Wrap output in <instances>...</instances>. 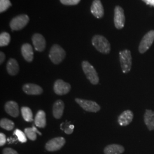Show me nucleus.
I'll use <instances>...</instances> for the list:
<instances>
[{"label":"nucleus","instance_id":"6e6552de","mask_svg":"<svg viewBox=\"0 0 154 154\" xmlns=\"http://www.w3.org/2000/svg\"><path fill=\"white\" fill-rule=\"evenodd\" d=\"M66 143L65 138L63 137H57L49 140L45 145V149L47 151L53 152L58 151L64 146Z\"/></svg>","mask_w":154,"mask_h":154},{"label":"nucleus","instance_id":"5701e85b","mask_svg":"<svg viewBox=\"0 0 154 154\" xmlns=\"http://www.w3.org/2000/svg\"><path fill=\"white\" fill-rule=\"evenodd\" d=\"M21 110L22 117L25 121L29 122L33 121V112L29 107H22Z\"/></svg>","mask_w":154,"mask_h":154},{"label":"nucleus","instance_id":"f257e3e1","mask_svg":"<svg viewBox=\"0 0 154 154\" xmlns=\"http://www.w3.org/2000/svg\"><path fill=\"white\" fill-rule=\"evenodd\" d=\"M92 44L96 49L102 54H107L110 52L111 46L110 42L103 35H94L92 38Z\"/></svg>","mask_w":154,"mask_h":154},{"label":"nucleus","instance_id":"4be33fe9","mask_svg":"<svg viewBox=\"0 0 154 154\" xmlns=\"http://www.w3.org/2000/svg\"><path fill=\"white\" fill-rule=\"evenodd\" d=\"M36 133H38L39 135H42V134L34 126H33L32 128H26L25 129V134L27 138L31 140H35L37 139Z\"/></svg>","mask_w":154,"mask_h":154},{"label":"nucleus","instance_id":"0eeeda50","mask_svg":"<svg viewBox=\"0 0 154 154\" xmlns=\"http://www.w3.org/2000/svg\"><path fill=\"white\" fill-rule=\"evenodd\" d=\"M75 102L83 110L91 112H97L100 110V107L97 103L92 100L76 98Z\"/></svg>","mask_w":154,"mask_h":154},{"label":"nucleus","instance_id":"cd10ccee","mask_svg":"<svg viewBox=\"0 0 154 154\" xmlns=\"http://www.w3.org/2000/svg\"><path fill=\"white\" fill-rule=\"evenodd\" d=\"M66 125H64L63 123H62L63 125H64V127L61 128V130H63L67 134H71L72 132L74 131V126L70 124V122H66Z\"/></svg>","mask_w":154,"mask_h":154},{"label":"nucleus","instance_id":"4468645a","mask_svg":"<svg viewBox=\"0 0 154 154\" xmlns=\"http://www.w3.org/2000/svg\"><path fill=\"white\" fill-rule=\"evenodd\" d=\"M23 91L28 95H40L43 93V89L38 85L33 83H26L22 87Z\"/></svg>","mask_w":154,"mask_h":154},{"label":"nucleus","instance_id":"aec40b11","mask_svg":"<svg viewBox=\"0 0 154 154\" xmlns=\"http://www.w3.org/2000/svg\"><path fill=\"white\" fill-rule=\"evenodd\" d=\"M7 72L11 75H16L20 70V67L17 61L14 58H11L7 62L6 65Z\"/></svg>","mask_w":154,"mask_h":154},{"label":"nucleus","instance_id":"a211bd4d","mask_svg":"<svg viewBox=\"0 0 154 154\" xmlns=\"http://www.w3.org/2000/svg\"><path fill=\"white\" fill-rule=\"evenodd\" d=\"M21 53L23 58L29 62L33 60L34 52L32 46L29 44H25L21 47Z\"/></svg>","mask_w":154,"mask_h":154},{"label":"nucleus","instance_id":"6ab92c4d","mask_svg":"<svg viewBox=\"0 0 154 154\" xmlns=\"http://www.w3.org/2000/svg\"><path fill=\"white\" fill-rule=\"evenodd\" d=\"M125 151V148L119 144H112L107 146L104 149L105 154H122Z\"/></svg>","mask_w":154,"mask_h":154},{"label":"nucleus","instance_id":"423d86ee","mask_svg":"<svg viewBox=\"0 0 154 154\" xmlns=\"http://www.w3.org/2000/svg\"><path fill=\"white\" fill-rule=\"evenodd\" d=\"M154 41V30H151L147 33L143 38L139 46V51L143 54L146 53L150 48Z\"/></svg>","mask_w":154,"mask_h":154},{"label":"nucleus","instance_id":"9d476101","mask_svg":"<svg viewBox=\"0 0 154 154\" xmlns=\"http://www.w3.org/2000/svg\"><path fill=\"white\" fill-rule=\"evenodd\" d=\"M114 20L116 29H121L123 28L125 23V16L123 8L119 6H116L115 8Z\"/></svg>","mask_w":154,"mask_h":154},{"label":"nucleus","instance_id":"393cba45","mask_svg":"<svg viewBox=\"0 0 154 154\" xmlns=\"http://www.w3.org/2000/svg\"><path fill=\"white\" fill-rule=\"evenodd\" d=\"M11 35L7 32H2L0 34V46H6L11 42Z\"/></svg>","mask_w":154,"mask_h":154},{"label":"nucleus","instance_id":"7ed1b4c3","mask_svg":"<svg viewBox=\"0 0 154 154\" xmlns=\"http://www.w3.org/2000/svg\"><path fill=\"white\" fill-rule=\"evenodd\" d=\"M82 70L88 81L93 85H97L99 81L98 73L95 68L88 61H84L82 62Z\"/></svg>","mask_w":154,"mask_h":154},{"label":"nucleus","instance_id":"20e7f679","mask_svg":"<svg viewBox=\"0 0 154 154\" xmlns=\"http://www.w3.org/2000/svg\"><path fill=\"white\" fill-rule=\"evenodd\" d=\"M119 60L122 70L123 73L126 74L130 72L132 66V57L131 51L125 49L119 52Z\"/></svg>","mask_w":154,"mask_h":154},{"label":"nucleus","instance_id":"473e14b6","mask_svg":"<svg viewBox=\"0 0 154 154\" xmlns=\"http://www.w3.org/2000/svg\"><path fill=\"white\" fill-rule=\"evenodd\" d=\"M146 4L154 6V0H142Z\"/></svg>","mask_w":154,"mask_h":154},{"label":"nucleus","instance_id":"2f4dec72","mask_svg":"<svg viewBox=\"0 0 154 154\" xmlns=\"http://www.w3.org/2000/svg\"><path fill=\"white\" fill-rule=\"evenodd\" d=\"M5 60V54L3 52L1 51L0 52V63L2 64L4 62Z\"/></svg>","mask_w":154,"mask_h":154},{"label":"nucleus","instance_id":"f3484780","mask_svg":"<svg viewBox=\"0 0 154 154\" xmlns=\"http://www.w3.org/2000/svg\"><path fill=\"white\" fill-rule=\"evenodd\" d=\"M144 122L149 131L154 130V111L146 110L144 115Z\"/></svg>","mask_w":154,"mask_h":154},{"label":"nucleus","instance_id":"39448f33","mask_svg":"<svg viewBox=\"0 0 154 154\" xmlns=\"http://www.w3.org/2000/svg\"><path fill=\"white\" fill-rule=\"evenodd\" d=\"M29 22V17L26 14H21L13 18L10 22V27L13 30H20L25 28Z\"/></svg>","mask_w":154,"mask_h":154},{"label":"nucleus","instance_id":"1a4fd4ad","mask_svg":"<svg viewBox=\"0 0 154 154\" xmlns=\"http://www.w3.org/2000/svg\"><path fill=\"white\" fill-rule=\"evenodd\" d=\"M53 90L54 93L58 95H65L70 91L71 85L62 79H58L54 83Z\"/></svg>","mask_w":154,"mask_h":154},{"label":"nucleus","instance_id":"dca6fc26","mask_svg":"<svg viewBox=\"0 0 154 154\" xmlns=\"http://www.w3.org/2000/svg\"><path fill=\"white\" fill-rule=\"evenodd\" d=\"M65 104L62 100H57L55 101L53 107V114L57 119H60L62 116Z\"/></svg>","mask_w":154,"mask_h":154},{"label":"nucleus","instance_id":"9b49d317","mask_svg":"<svg viewBox=\"0 0 154 154\" xmlns=\"http://www.w3.org/2000/svg\"><path fill=\"white\" fill-rule=\"evenodd\" d=\"M32 42L35 49L38 51H43L46 48V40L44 37L41 34H34L32 37Z\"/></svg>","mask_w":154,"mask_h":154},{"label":"nucleus","instance_id":"a878e982","mask_svg":"<svg viewBox=\"0 0 154 154\" xmlns=\"http://www.w3.org/2000/svg\"><path fill=\"white\" fill-rule=\"evenodd\" d=\"M14 134L16 135L18 140L21 143H25L27 141V138H26L27 137L26 134L22 132V131H21L20 130L16 129L14 132Z\"/></svg>","mask_w":154,"mask_h":154},{"label":"nucleus","instance_id":"bb28decb","mask_svg":"<svg viewBox=\"0 0 154 154\" xmlns=\"http://www.w3.org/2000/svg\"><path fill=\"white\" fill-rule=\"evenodd\" d=\"M11 6L10 0H0V12L2 13L8 9Z\"/></svg>","mask_w":154,"mask_h":154},{"label":"nucleus","instance_id":"7c9ffc66","mask_svg":"<svg viewBox=\"0 0 154 154\" xmlns=\"http://www.w3.org/2000/svg\"><path fill=\"white\" fill-rule=\"evenodd\" d=\"M6 142V135L3 133H0V146H4Z\"/></svg>","mask_w":154,"mask_h":154},{"label":"nucleus","instance_id":"ddd939ff","mask_svg":"<svg viewBox=\"0 0 154 154\" xmlns=\"http://www.w3.org/2000/svg\"><path fill=\"white\" fill-rule=\"evenodd\" d=\"M134 118V114L131 110H125L118 118V122L122 126H126L130 124Z\"/></svg>","mask_w":154,"mask_h":154},{"label":"nucleus","instance_id":"c85d7f7f","mask_svg":"<svg viewBox=\"0 0 154 154\" xmlns=\"http://www.w3.org/2000/svg\"><path fill=\"white\" fill-rule=\"evenodd\" d=\"M81 0H60V2L65 5H76L79 3Z\"/></svg>","mask_w":154,"mask_h":154},{"label":"nucleus","instance_id":"f03ea898","mask_svg":"<svg viewBox=\"0 0 154 154\" xmlns=\"http://www.w3.org/2000/svg\"><path fill=\"white\" fill-rule=\"evenodd\" d=\"M50 59L55 65L61 63L66 57V52L59 45L55 44L51 48L49 52Z\"/></svg>","mask_w":154,"mask_h":154},{"label":"nucleus","instance_id":"c756f323","mask_svg":"<svg viewBox=\"0 0 154 154\" xmlns=\"http://www.w3.org/2000/svg\"><path fill=\"white\" fill-rule=\"evenodd\" d=\"M3 154H18L16 150L11 148H5L3 150Z\"/></svg>","mask_w":154,"mask_h":154},{"label":"nucleus","instance_id":"412c9836","mask_svg":"<svg viewBox=\"0 0 154 154\" xmlns=\"http://www.w3.org/2000/svg\"><path fill=\"white\" fill-rule=\"evenodd\" d=\"M34 123L36 126L39 128H44L46 125V114L43 110H39L35 116Z\"/></svg>","mask_w":154,"mask_h":154},{"label":"nucleus","instance_id":"2eb2a0df","mask_svg":"<svg viewBox=\"0 0 154 154\" xmlns=\"http://www.w3.org/2000/svg\"><path fill=\"white\" fill-rule=\"evenodd\" d=\"M5 110L10 116L16 118L19 116L20 110L18 105L14 101H8L5 105Z\"/></svg>","mask_w":154,"mask_h":154},{"label":"nucleus","instance_id":"f8f14e48","mask_svg":"<svg viewBox=\"0 0 154 154\" xmlns=\"http://www.w3.org/2000/svg\"><path fill=\"white\" fill-rule=\"evenodd\" d=\"M90 10L92 14L97 18H101L104 16V9L100 0H94Z\"/></svg>","mask_w":154,"mask_h":154},{"label":"nucleus","instance_id":"b1692460","mask_svg":"<svg viewBox=\"0 0 154 154\" xmlns=\"http://www.w3.org/2000/svg\"><path fill=\"white\" fill-rule=\"evenodd\" d=\"M0 126L1 128L5 129L8 131H11L14 127V123L8 119L3 118L1 119Z\"/></svg>","mask_w":154,"mask_h":154}]
</instances>
